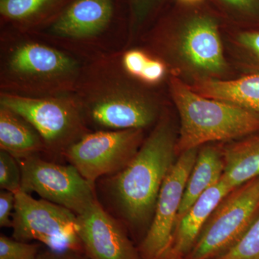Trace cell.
<instances>
[{"label": "cell", "instance_id": "1", "mask_svg": "<svg viewBox=\"0 0 259 259\" xmlns=\"http://www.w3.org/2000/svg\"><path fill=\"white\" fill-rule=\"evenodd\" d=\"M176 144L171 124L161 117L127 166L97 181V199L124 226L149 228L161 186L176 162Z\"/></svg>", "mask_w": 259, "mask_h": 259}, {"label": "cell", "instance_id": "2", "mask_svg": "<svg viewBox=\"0 0 259 259\" xmlns=\"http://www.w3.org/2000/svg\"><path fill=\"white\" fill-rule=\"evenodd\" d=\"M121 53L85 61L73 93L91 131L145 129L159 115L156 98L122 67Z\"/></svg>", "mask_w": 259, "mask_h": 259}, {"label": "cell", "instance_id": "3", "mask_svg": "<svg viewBox=\"0 0 259 259\" xmlns=\"http://www.w3.org/2000/svg\"><path fill=\"white\" fill-rule=\"evenodd\" d=\"M84 64L31 34L2 28L0 93L32 98L73 93Z\"/></svg>", "mask_w": 259, "mask_h": 259}, {"label": "cell", "instance_id": "4", "mask_svg": "<svg viewBox=\"0 0 259 259\" xmlns=\"http://www.w3.org/2000/svg\"><path fill=\"white\" fill-rule=\"evenodd\" d=\"M170 90L180 117L177 155L214 141L259 134V112L202 96L177 77Z\"/></svg>", "mask_w": 259, "mask_h": 259}, {"label": "cell", "instance_id": "5", "mask_svg": "<svg viewBox=\"0 0 259 259\" xmlns=\"http://www.w3.org/2000/svg\"><path fill=\"white\" fill-rule=\"evenodd\" d=\"M116 0H70L47 23L30 32L83 61L121 52L117 49Z\"/></svg>", "mask_w": 259, "mask_h": 259}, {"label": "cell", "instance_id": "6", "mask_svg": "<svg viewBox=\"0 0 259 259\" xmlns=\"http://www.w3.org/2000/svg\"><path fill=\"white\" fill-rule=\"evenodd\" d=\"M0 105L26 119L41 136L47 155L54 159L64 158L70 146L93 132L73 93L32 98L0 93Z\"/></svg>", "mask_w": 259, "mask_h": 259}, {"label": "cell", "instance_id": "7", "mask_svg": "<svg viewBox=\"0 0 259 259\" xmlns=\"http://www.w3.org/2000/svg\"><path fill=\"white\" fill-rule=\"evenodd\" d=\"M259 214V178L229 192L214 209L185 259H213L236 243Z\"/></svg>", "mask_w": 259, "mask_h": 259}, {"label": "cell", "instance_id": "8", "mask_svg": "<svg viewBox=\"0 0 259 259\" xmlns=\"http://www.w3.org/2000/svg\"><path fill=\"white\" fill-rule=\"evenodd\" d=\"M13 237L23 242L38 241L53 250L85 251L78 236L76 215L62 206L36 199L20 190L15 193Z\"/></svg>", "mask_w": 259, "mask_h": 259}, {"label": "cell", "instance_id": "9", "mask_svg": "<svg viewBox=\"0 0 259 259\" xmlns=\"http://www.w3.org/2000/svg\"><path fill=\"white\" fill-rule=\"evenodd\" d=\"M144 130L93 131L70 146L64 158L95 187L102 177L127 166L144 142Z\"/></svg>", "mask_w": 259, "mask_h": 259}, {"label": "cell", "instance_id": "10", "mask_svg": "<svg viewBox=\"0 0 259 259\" xmlns=\"http://www.w3.org/2000/svg\"><path fill=\"white\" fill-rule=\"evenodd\" d=\"M22 173L21 190L82 214L97 199L95 187L72 165L44 159L40 155L18 160Z\"/></svg>", "mask_w": 259, "mask_h": 259}, {"label": "cell", "instance_id": "11", "mask_svg": "<svg viewBox=\"0 0 259 259\" xmlns=\"http://www.w3.org/2000/svg\"><path fill=\"white\" fill-rule=\"evenodd\" d=\"M198 148L181 153L161 186L151 225L139 247L141 259H166L176 229L186 185Z\"/></svg>", "mask_w": 259, "mask_h": 259}, {"label": "cell", "instance_id": "12", "mask_svg": "<svg viewBox=\"0 0 259 259\" xmlns=\"http://www.w3.org/2000/svg\"><path fill=\"white\" fill-rule=\"evenodd\" d=\"M76 229L85 252L92 259H141L125 227L97 199L77 215Z\"/></svg>", "mask_w": 259, "mask_h": 259}, {"label": "cell", "instance_id": "13", "mask_svg": "<svg viewBox=\"0 0 259 259\" xmlns=\"http://www.w3.org/2000/svg\"><path fill=\"white\" fill-rule=\"evenodd\" d=\"M182 51L192 66L206 72L218 73L226 67L217 25L208 17L191 20L184 30Z\"/></svg>", "mask_w": 259, "mask_h": 259}, {"label": "cell", "instance_id": "14", "mask_svg": "<svg viewBox=\"0 0 259 259\" xmlns=\"http://www.w3.org/2000/svg\"><path fill=\"white\" fill-rule=\"evenodd\" d=\"M232 190L233 189L221 179L196 201L177 224L166 259H185L198 239L209 216Z\"/></svg>", "mask_w": 259, "mask_h": 259}, {"label": "cell", "instance_id": "15", "mask_svg": "<svg viewBox=\"0 0 259 259\" xmlns=\"http://www.w3.org/2000/svg\"><path fill=\"white\" fill-rule=\"evenodd\" d=\"M0 150L17 159L47 154L36 129L23 116L0 105Z\"/></svg>", "mask_w": 259, "mask_h": 259}, {"label": "cell", "instance_id": "16", "mask_svg": "<svg viewBox=\"0 0 259 259\" xmlns=\"http://www.w3.org/2000/svg\"><path fill=\"white\" fill-rule=\"evenodd\" d=\"M70 0H0L4 28L22 32L35 31L58 14Z\"/></svg>", "mask_w": 259, "mask_h": 259}, {"label": "cell", "instance_id": "17", "mask_svg": "<svg viewBox=\"0 0 259 259\" xmlns=\"http://www.w3.org/2000/svg\"><path fill=\"white\" fill-rule=\"evenodd\" d=\"M224 171L223 151L217 147L206 146L198 151L197 158L186 185L177 217V224L208 189L221 180ZM177 227V226H176Z\"/></svg>", "mask_w": 259, "mask_h": 259}, {"label": "cell", "instance_id": "18", "mask_svg": "<svg viewBox=\"0 0 259 259\" xmlns=\"http://www.w3.org/2000/svg\"><path fill=\"white\" fill-rule=\"evenodd\" d=\"M223 156L224 171L221 179L233 190L259 178V135L227 146Z\"/></svg>", "mask_w": 259, "mask_h": 259}, {"label": "cell", "instance_id": "19", "mask_svg": "<svg viewBox=\"0 0 259 259\" xmlns=\"http://www.w3.org/2000/svg\"><path fill=\"white\" fill-rule=\"evenodd\" d=\"M203 93L209 98L259 112V74L231 81L208 79L204 83Z\"/></svg>", "mask_w": 259, "mask_h": 259}, {"label": "cell", "instance_id": "20", "mask_svg": "<svg viewBox=\"0 0 259 259\" xmlns=\"http://www.w3.org/2000/svg\"><path fill=\"white\" fill-rule=\"evenodd\" d=\"M213 259H259V214L233 246Z\"/></svg>", "mask_w": 259, "mask_h": 259}, {"label": "cell", "instance_id": "21", "mask_svg": "<svg viewBox=\"0 0 259 259\" xmlns=\"http://www.w3.org/2000/svg\"><path fill=\"white\" fill-rule=\"evenodd\" d=\"M22 173L17 158L0 150V188L16 193L21 190Z\"/></svg>", "mask_w": 259, "mask_h": 259}, {"label": "cell", "instance_id": "22", "mask_svg": "<svg viewBox=\"0 0 259 259\" xmlns=\"http://www.w3.org/2000/svg\"><path fill=\"white\" fill-rule=\"evenodd\" d=\"M40 244L0 236V259H37Z\"/></svg>", "mask_w": 259, "mask_h": 259}, {"label": "cell", "instance_id": "23", "mask_svg": "<svg viewBox=\"0 0 259 259\" xmlns=\"http://www.w3.org/2000/svg\"><path fill=\"white\" fill-rule=\"evenodd\" d=\"M150 56L146 51L140 49L122 51L120 54L121 65L127 74L139 81Z\"/></svg>", "mask_w": 259, "mask_h": 259}, {"label": "cell", "instance_id": "24", "mask_svg": "<svg viewBox=\"0 0 259 259\" xmlns=\"http://www.w3.org/2000/svg\"><path fill=\"white\" fill-rule=\"evenodd\" d=\"M166 67L163 61L158 58L150 56L139 81L146 85L158 84L166 74Z\"/></svg>", "mask_w": 259, "mask_h": 259}, {"label": "cell", "instance_id": "25", "mask_svg": "<svg viewBox=\"0 0 259 259\" xmlns=\"http://www.w3.org/2000/svg\"><path fill=\"white\" fill-rule=\"evenodd\" d=\"M15 193L10 191L1 190L0 192V226L12 228L13 211L15 207Z\"/></svg>", "mask_w": 259, "mask_h": 259}, {"label": "cell", "instance_id": "26", "mask_svg": "<svg viewBox=\"0 0 259 259\" xmlns=\"http://www.w3.org/2000/svg\"><path fill=\"white\" fill-rule=\"evenodd\" d=\"M156 0H130L134 28L141 25L147 18Z\"/></svg>", "mask_w": 259, "mask_h": 259}, {"label": "cell", "instance_id": "27", "mask_svg": "<svg viewBox=\"0 0 259 259\" xmlns=\"http://www.w3.org/2000/svg\"><path fill=\"white\" fill-rule=\"evenodd\" d=\"M37 259H92L85 251L76 250H40Z\"/></svg>", "mask_w": 259, "mask_h": 259}, {"label": "cell", "instance_id": "28", "mask_svg": "<svg viewBox=\"0 0 259 259\" xmlns=\"http://www.w3.org/2000/svg\"><path fill=\"white\" fill-rule=\"evenodd\" d=\"M242 45L259 58V32H245L239 36Z\"/></svg>", "mask_w": 259, "mask_h": 259}, {"label": "cell", "instance_id": "29", "mask_svg": "<svg viewBox=\"0 0 259 259\" xmlns=\"http://www.w3.org/2000/svg\"><path fill=\"white\" fill-rule=\"evenodd\" d=\"M225 3L248 13H255L259 10V0H223Z\"/></svg>", "mask_w": 259, "mask_h": 259}, {"label": "cell", "instance_id": "30", "mask_svg": "<svg viewBox=\"0 0 259 259\" xmlns=\"http://www.w3.org/2000/svg\"><path fill=\"white\" fill-rule=\"evenodd\" d=\"M182 1L187 2V3H195V2L199 1V0H182Z\"/></svg>", "mask_w": 259, "mask_h": 259}]
</instances>
